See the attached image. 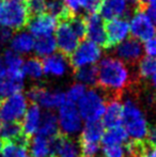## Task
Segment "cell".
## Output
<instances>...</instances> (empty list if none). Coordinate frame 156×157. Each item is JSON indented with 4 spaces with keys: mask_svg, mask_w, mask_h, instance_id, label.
Returning <instances> with one entry per match:
<instances>
[{
    "mask_svg": "<svg viewBox=\"0 0 156 157\" xmlns=\"http://www.w3.org/2000/svg\"><path fill=\"white\" fill-rule=\"evenodd\" d=\"M0 135L3 141H14L26 137L23 132V124L21 121L16 122H4L1 125Z\"/></svg>",
    "mask_w": 156,
    "mask_h": 157,
    "instance_id": "cell-27",
    "label": "cell"
},
{
    "mask_svg": "<svg viewBox=\"0 0 156 157\" xmlns=\"http://www.w3.org/2000/svg\"><path fill=\"white\" fill-rule=\"evenodd\" d=\"M12 37H13L12 30L0 27V45H6V44L10 43Z\"/></svg>",
    "mask_w": 156,
    "mask_h": 157,
    "instance_id": "cell-41",
    "label": "cell"
},
{
    "mask_svg": "<svg viewBox=\"0 0 156 157\" xmlns=\"http://www.w3.org/2000/svg\"><path fill=\"white\" fill-rule=\"evenodd\" d=\"M74 77L78 83L83 86H95L97 83V67L95 65H89L75 70Z\"/></svg>",
    "mask_w": 156,
    "mask_h": 157,
    "instance_id": "cell-29",
    "label": "cell"
},
{
    "mask_svg": "<svg viewBox=\"0 0 156 157\" xmlns=\"http://www.w3.org/2000/svg\"><path fill=\"white\" fill-rule=\"evenodd\" d=\"M63 2L72 15H77L81 10V0H63Z\"/></svg>",
    "mask_w": 156,
    "mask_h": 157,
    "instance_id": "cell-40",
    "label": "cell"
},
{
    "mask_svg": "<svg viewBox=\"0 0 156 157\" xmlns=\"http://www.w3.org/2000/svg\"><path fill=\"white\" fill-rule=\"evenodd\" d=\"M59 124L61 132L67 136L76 134L81 128V117L75 104L65 101L59 109Z\"/></svg>",
    "mask_w": 156,
    "mask_h": 157,
    "instance_id": "cell-10",
    "label": "cell"
},
{
    "mask_svg": "<svg viewBox=\"0 0 156 157\" xmlns=\"http://www.w3.org/2000/svg\"><path fill=\"white\" fill-rule=\"evenodd\" d=\"M70 61L62 54H54L43 61L44 73L52 77H62L69 70Z\"/></svg>",
    "mask_w": 156,
    "mask_h": 157,
    "instance_id": "cell-17",
    "label": "cell"
},
{
    "mask_svg": "<svg viewBox=\"0 0 156 157\" xmlns=\"http://www.w3.org/2000/svg\"><path fill=\"white\" fill-rule=\"evenodd\" d=\"M27 98L31 104L40 105L46 109L60 108L65 103V94L60 90H50L43 86H33L27 92Z\"/></svg>",
    "mask_w": 156,
    "mask_h": 157,
    "instance_id": "cell-5",
    "label": "cell"
},
{
    "mask_svg": "<svg viewBox=\"0 0 156 157\" xmlns=\"http://www.w3.org/2000/svg\"><path fill=\"white\" fill-rule=\"evenodd\" d=\"M87 31L86 36L88 41L96 44L100 47L107 48V35L105 21L102 16L97 14H91L86 17Z\"/></svg>",
    "mask_w": 156,
    "mask_h": 157,
    "instance_id": "cell-14",
    "label": "cell"
},
{
    "mask_svg": "<svg viewBox=\"0 0 156 157\" xmlns=\"http://www.w3.org/2000/svg\"><path fill=\"white\" fill-rule=\"evenodd\" d=\"M55 39H56L57 48H59L60 54L64 55L65 57L71 56L78 47L80 42V39L70 26L67 18L59 21V25L56 28Z\"/></svg>",
    "mask_w": 156,
    "mask_h": 157,
    "instance_id": "cell-9",
    "label": "cell"
},
{
    "mask_svg": "<svg viewBox=\"0 0 156 157\" xmlns=\"http://www.w3.org/2000/svg\"><path fill=\"white\" fill-rule=\"evenodd\" d=\"M116 56L119 60L126 63H136L142 58L144 52L143 45L136 39H127L115 47Z\"/></svg>",
    "mask_w": 156,
    "mask_h": 157,
    "instance_id": "cell-13",
    "label": "cell"
},
{
    "mask_svg": "<svg viewBox=\"0 0 156 157\" xmlns=\"http://www.w3.org/2000/svg\"><path fill=\"white\" fill-rule=\"evenodd\" d=\"M125 149L121 145H103V157H125Z\"/></svg>",
    "mask_w": 156,
    "mask_h": 157,
    "instance_id": "cell-38",
    "label": "cell"
},
{
    "mask_svg": "<svg viewBox=\"0 0 156 157\" xmlns=\"http://www.w3.org/2000/svg\"><path fill=\"white\" fill-rule=\"evenodd\" d=\"M21 124H23L24 135L31 140L32 136L39 130L40 124H41V112L38 105L30 104L29 108L25 113L24 122Z\"/></svg>",
    "mask_w": 156,
    "mask_h": 157,
    "instance_id": "cell-20",
    "label": "cell"
},
{
    "mask_svg": "<svg viewBox=\"0 0 156 157\" xmlns=\"http://www.w3.org/2000/svg\"><path fill=\"white\" fill-rule=\"evenodd\" d=\"M97 67V83L105 94L107 101L110 99H121V93L128 87L131 73L126 64L116 57L102 59Z\"/></svg>",
    "mask_w": 156,
    "mask_h": 157,
    "instance_id": "cell-1",
    "label": "cell"
},
{
    "mask_svg": "<svg viewBox=\"0 0 156 157\" xmlns=\"http://www.w3.org/2000/svg\"><path fill=\"white\" fill-rule=\"evenodd\" d=\"M2 150V140H0V152H1Z\"/></svg>",
    "mask_w": 156,
    "mask_h": 157,
    "instance_id": "cell-48",
    "label": "cell"
},
{
    "mask_svg": "<svg viewBox=\"0 0 156 157\" xmlns=\"http://www.w3.org/2000/svg\"><path fill=\"white\" fill-rule=\"evenodd\" d=\"M28 28L29 33L32 36H36V39L46 35H52L57 28V19L48 13H42L30 18Z\"/></svg>",
    "mask_w": 156,
    "mask_h": 157,
    "instance_id": "cell-15",
    "label": "cell"
},
{
    "mask_svg": "<svg viewBox=\"0 0 156 157\" xmlns=\"http://www.w3.org/2000/svg\"><path fill=\"white\" fill-rule=\"evenodd\" d=\"M58 129V122H57L56 114L51 111H46L44 113L42 123L40 124L38 136L44 137L47 139H52L59 134Z\"/></svg>",
    "mask_w": 156,
    "mask_h": 157,
    "instance_id": "cell-24",
    "label": "cell"
},
{
    "mask_svg": "<svg viewBox=\"0 0 156 157\" xmlns=\"http://www.w3.org/2000/svg\"><path fill=\"white\" fill-rule=\"evenodd\" d=\"M105 126L101 121L87 123L83 130L79 136V143H98L102 140V137L105 132Z\"/></svg>",
    "mask_w": 156,
    "mask_h": 157,
    "instance_id": "cell-23",
    "label": "cell"
},
{
    "mask_svg": "<svg viewBox=\"0 0 156 157\" xmlns=\"http://www.w3.org/2000/svg\"><path fill=\"white\" fill-rule=\"evenodd\" d=\"M70 58V65L73 66L75 70L94 65L102 58V48L87 40L79 44Z\"/></svg>",
    "mask_w": 156,
    "mask_h": 157,
    "instance_id": "cell-6",
    "label": "cell"
},
{
    "mask_svg": "<svg viewBox=\"0 0 156 157\" xmlns=\"http://www.w3.org/2000/svg\"><path fill=\"white\" fill-rule=\"evenodd\" d=\"M107 35V48L116 47L131 34L129 23L126 18H116L105 23Z\"/></svg>",
    "mask_w": 156,
    "mask_h": 157,
    "instance_id": "cell-12",
    "label": "cell"
},
{
    "mask_svg": "<svg viewBox=\"0 0 156 157\" xmlns=\"http://www.w3.org/2000/svg\"><path fill=\"white\" fill-rule=\"evenodd\" d=\"M57 43L54 35H46V36L36 37L34 40L33 50L36 56L41 58H47L51 55L56 54Z\"/></svg>",
    "mask_w": 156,
    "mask_h": 157,
    "instance_id": "cell-25",
    "label": "cell"
},
{
    "mask_svg": "<svg viewBox=\"0 0 156 157\" xmlns=\"http://www.w3.org/2000/svg\"><path fill=\"white\" fill-rule=\"evenodd\" d=\"M50 157H81L79 142L71 136L59 132L51 139Z\"/></svg>",
    "mask_w": 156,
    "mask_h": 157,
    "instance_id": "cell-11",
    "label": "cell"
},
{
    "mask_svg": "<svg viewBox=\"0 0 156 157\" xmlns=\"http://www.w3.org/2000/svg\"><path fill=\"white\" fill-rule=\"evenodd\" d=\"M6 66H4L3 60H2V58L0 57V78L6 75Z\"/></svg>",
    "mask_w": 156,
    "mask_h": 157,
    "instance_id": "cell-43",
    "label": "cell"
},
{
    "mask_svg": "<svg viewBox=\"0 0 156 157\" xmlns=\"http://www.w3.org/2000/svg\"><path fill=\"white\" fill-rule=\"evenodd\" d=\"M34 39L29 32L21 31L13 35L10 42V48L18 55H27L33 50Z\"/></svg>",
    "mask_w": 156,
    "mask_h": 157,
    "instance_id": "cell-22",
    "label": "cell"
},
{
    "mask_svg": "<svg viewBox=\"0 0 156 157\" xmlns=\"http://www.w3.org/2000/svg\"><path fill=\"white\" fill-rule=\"evenodd\" d=\"M104 0H81V10H85L89 15L97 14L102 8Z\"/></svg>",
    "mask_w": 156,
    "mask_h": 157,
    "instance_id": "cell-37",
    "label": "cell"
},
{
    "mask_svg": "<svg viewBox=\"0 0 156 157\" xmlns=\"http://www.w3.org/2000/svg\"><path fill=\"white\" fill-rule=\"evenodd\" d=\"M27 111V97L17 93L3 98L0 103V120L3 122H16Z\"/></svg>",
    "mask_w": 156,
    "mask_h": 157,
    "instance_id": "cell-7",
    "label": "cell"
},
{
    "mask_svg": "<svg viewBox=\"0 0 156 157\" xmlns=\"http://www.w3.org/2000/svg\"><path fill=\"white\" fill-rule=\"evenodd\" d=\"M31 15L24 2L16 0H0V27L21 30L28 25Z\"/></svg>",
    "mask_w": 156,
    "mask_h": 157,
    "instance_id": "cell-3",
    "label": "cell"
},
{
    "mask_svg": "<svg viewBox=\"0 0 156 157\" xmlns=\"http://www.w3.org/2000/svg\"><path fill=\"white\" fill-rule=\"evenodd\" d=\"M0 129H1V122H0Z\"/></svg>",
    "mask_w": 156,
    "mask_h": 157,
    "instance_id": "cell-50",
    "label": "cell"
},
{
    "mask_svg": "<svg viewBox=\"0 0 156 157\" xmlns=\"http://www.w3.org/2000/svg\"><path fill=\"white\" fill-rule=\"evenodd\" d=\"M29 151L33 157H48L51 156V139L36 135L31 138L29 143Z\"/></svg>",
    "mask_w": 156,
    "mask_h": 157,
    "instance_id": "cell-26",
    "label": "cell"
},
{
    "mask_svg": "<svg viewBox=\"0 0 156 157\" xmlns=\"http://www.w3.org/2000/svg\"><path fill=\"white\" fill-rule=\"evenodd\" d=\"M25 75L21 73H8L0 78V97H9L21 93L24 88Z\"/></svg>",
    "mask_w": 156,
    "mask_h": 157,
    "instance_id": "cell-16",
    "label": "cell"
},
{
    "mask_svg": "<svg viewBox=\"0 0 156 157\" xmlns=\"http://www.w3.org/2000/svg\"><path fill=\"white\" fill-rule=\"evenodd\" d=\"M129 23V30L134 39L146 43L156 33V26L153 24L146 11L138 10L131 15Z\"/></svg>",
    "mask_w": 156,
    "mask_h": 157,
    "instance_id": "cell-8",
    "label": "cell"
},
{
    "mask_svg": "<svg viewBox=\"0 0 156 157\" xmlns=\"http://www.w3.org/2000/svg\"><path fill=\"white\" fill-rule=\"evenodd\" d=\"M69 24L73 31L77 34L79 39H82L86 36L87 31V26H86V17H82L80 15H72L67 18Z\"/></svg>",
    "mask_w": 156,
    "mask_h": 157,
    "instance_id": "cell-34",
    "label": "cell"
},
{
    "mask_svg": "<svg viewBox=\"0 0 156 157\" xmlns=\"http://www.w3.org/2000/svg\"><path fill=\"white\" fill-rule=\"evenodd\" d=\"M23 74L32 79H40L44 74L43 61H41L38 57H31L24 62Z\"/></svg>",
    "mask_w": 156,
    "mask_h": 157,
    "instance_id": "cell-30",
    "label": "cell"
},
{
    "mask_svg": "<svg viewBox=\"0 0 156 157\" xmlns=\"http://www.w3.org/2000/svg\"><path fill=\"white\" fill-rule=\"evenodd\" d=\"M30 15H39L46 9V0H26L25 2Z\"/></svg>",
    "mask_w": 156,
    "mask_h": 157,
    "instance_id": "cell-36",
    "label": "cell"
},
{
    "mask_svg": "<svg viewBox=\"0 0 156 157\" xmlns=\"http://www.w3.org/2000/svg\"><path fill=\"white\" fill-rule=\"evenodd\" d=\"M86 91H87V88L86 86L81 85V83H74L69 90H67V93L65 94V98L67 101L72 104H75L76 101H80L81 97L85 95Z\"/></svg>",
    "mask_w": 156,
    "mask_h": 157,
    "instance_id": "cell-35",
    "label": "cell"
},
{
    "mask_svg": "<svg viewBox=\"0 0 156 157\" xmlns=\"http://www.w3.org/2000/svg\"><path fill=\"white\" fill-rule=\"evenodd\" d=\"M123 118V105L120 99H110L107 101L106 110L103 116V125L105 127L112 128L121 126Z\"/></svg>",
    "mask_w": 156,
    "mask_h": 157,
    "instance_id": "cell-19",
    "label": "cell"
},
{
    "mask_svg": "<svg viewBox=\"0 0 156 157\" xmlns=\"http://www.w3.org/2000/svg\"><path fill=\"white\" fill-rule=\"evenodd\" d=\"M16 1H21V2H23V1H26V0H16Z\"/></svg>",
    "mask_w": 156,
    "mask_h": 157,
    "instance_id": "cell-49",
    "label": "cell"
},
{
    "mask_svg": "<svg viewBox=\"0 0 156 157\" xmlns=\"http://www.w3.org/2000/svg\"><path fill=\"white\" fill-rule=\"evenodd\" d=\"M122 123L127 135L134 140H146L149 132L148 122L138 104L131 97L123 104Z\"/></svg>",
    "mask_w": 156,
    "mask_h": 157,
    "instance_id": "cell-2",
    "label": "cell"
},
{
    "mask_svg": "<svg viewBox=\"0 0 156 157\" xmlns=\"http://www.w3.org/2000/svg\"><path fill=\"white\" fill-rule=\"evenodd\" d=\"M100 11L103 19L111 21L116 18H124L129 9L125 0H104Z\"/></svg>",
    "mask_w": 156,
    "mask_h": 157,
    "instance_id": "cell-18",
    "label": "cell"
},
{
    "mask_svg": "<svg viewBox=\"0 0 156 157\" xmlns=\"http://www.w3.org/2000/svg\"><path fill=\"white\" fill-rule=\"evenodd\" d=\"M4 66L8 73H21L23 72V65H24V60L21 57V55L16 54L13 50L8 49L4 52L3 57Z\"/></svg>",
    "mask_w": 156,
    "mask_h": 157,
    "instance_id": "cell-32",
    "label": "cell"
},
{
    "mask_svg": "<svg viewBox=\"0 0 156 157\" xmlns=\"http://www.w3.org/2000/svg\"><path fill=\"white\" fill-rule=\"evenodd\" d=\"M153 0H139V3L141 4H144V6H148L150 2H152Z\"/></svg>",
    "mask_w": 156,
    "mask_h": 157,
    "instance_id": "cell-47",
    "label": "cell"
},
{
    "mask_svg": "<svg viewBox=\"0 0 156 157\" xmlns=\"http://www.w3.org/2000/svg\"><path fill=\"white\" fill-rule=\"evenodd\" d=\"M151 82H152V85H153V87L156 89V73L154 75H153L152 77H151Z\"/></svg>",
    "mask_w": 156,
    "mask_h": 157,
    "instance_id": "cell-46",
    "label": "cell"
},
{
    "mask_svg": "<svg viewBox=\"0 0 156 157\" xmlns=\"http://www.w3.org/2000/svg\"><path fill=\"white\" fill-rule=\"evenodd\" d=\"M107 98L103 92L89 89L78 101L79 114L87 123L100 121L106 110Z\"/></svg>",
    "mask_w": 156,
    "mask_h": 157,
    "instance_id": "cell-4",
    "label": "cell"
},
{
    "mask_svg": "<svg viewBox=\"0 0 156 157\" xmlns=\"http://www.w3.org/2000/svg\"><path fill=\"white\" fill-rule=\"evenodd\" d=\"M142 157H156V147L152 149L148 154H146V155H144V156H142Z\"/></svg>",
    "mask_w": 156,
    "mask_h": 157,
    "instance_id": "cell-45",
    "label": "cell"
},
{
    "mask_svg": "<svg viewBox=\"0 0 156 157\" xmlns=\"http://www.w3.org/2000/svg\"><path fill=\"white\" fill-rule=\"evenodd\" d=\"M126 130L122 126H117V127L108 128L107 132H104L102 137L103 145H121L127 140Z\"/></svg>",
    "mask_w": 156,
    "mask_h": 157,
    "instance_id": "cell-28",
    "label": "cell"
},
{
    "mask_svg": "<svg viewBox=\"0 0 156 157\" xmlns=\"http://www.w3.org/2000/svg\"><path fill=\"white\" fill-rule=\"evenodd\" d=\"M125 1H126V3L128 4V6H136L139 4V0H125Z\"/></svg>",
    "mask_w": 156,
    "mask_h": 157,
    "instance_id": "cell-44",
    "label": "cell"
},
{
    "mask_svg": "<svg viewBox=\"0 0 156 157\" xmlns=\"http://www.w3.org/2000/svg\"><path fill=\"white\" fill-rule=\"evenodd\" d=\"M146 14L149 15V17L151 18V21H153V24L156 26V0H153L152 2L146 6Z\"/></svg>",
    "mask_w": 156,
    "mask_h": 157,
    "instance_id": "cell-42",
    "label": "cell"
},
{
    "mask_svg": "<svg viewBox=\"0 0 156 157\" xmlns=\"http://www.w3.org/2000/svg\"><path fill=\"white\" fill-rule=\"evenodd\" d=\"M46 11L49 15L59 21H64L72 16L65 6L63 0H46Z\"/></svg>",
    "mask_w": 156,
    "mask_h": 157,
    "instance_id": "cell-31",
    "label": "cell"
},
{
    "mask_svg": "<svg viewBox=\"0 0 156 157\" xmlns=\"http://www.w3.org/2000/svg\"><path fill=\"white\" fill-rule=\"evenodd\" d=\"M30 139L27 137L14 141H3L2 140L1 153L3 157H27L29 151Z\"/></svg>",
    "mask_w": 156,
    "mask_h": 157,
    "instance_id": "cell-21",
    "label": "cell"
},
{
    "mask_svg": "<svg viewBox=\"0 0 156 157\" xmlns=\"http://www.w3.org/2000/svg\"><path fill=\"white\" fill-rule=\"evenodd\" d=\"M143 49H144V52L146 54V56L156 58V33L150 40H148V41L144 43Z\"/></svg>",
    "mask_w": 156,
    "mask_h": 157,
    "instance_id": "cell-39",
    "label": "cell"
},
{
    "mask_svg": "<svg viewBox=\"0 0 156 157\" xmlns=\"http://www.w3.org/2000/svg\"><path fill=\"white\" fill-rule=\"evenodd\" d=\"M156 73V58L142 57L138 63V74L142 78H151Z\"/></svg>",
    "mask_w": 156,
    "mask_h": 157,
    "instance_id": "cell-33",
    "label": "cell"
}]
</instances>
